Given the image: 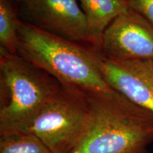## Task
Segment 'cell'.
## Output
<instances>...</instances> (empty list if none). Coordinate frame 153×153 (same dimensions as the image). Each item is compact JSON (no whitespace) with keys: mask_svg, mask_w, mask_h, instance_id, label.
<instances>
[{"mask_svg":"<svg viewBox=\"0 0 153 153\" xmlns=\"http://www.w3.org/2000/svg\"><path fill=\"white\" fill-rule=\"evenodd\" d=\"M87 92L91 123L73 153H147L153 143V114L114 89Z\"/></svg>","mask_w":153,"mask_h":153,"instance_id":"1","label":"cell"},{"mask_svg":"<svg viewBox=\"0 0 153 153\" xmlns=\"http://www.w3.org/2000/svg\"><path fill=\"white\" fill-rule=\"evenodd\" d=\"M17 55L55 77L61 84L90 91H109L99 68V52L51 35L22 22Z\"/></svg>","mask_w":153,"mask_h":153,"instance_id":"2","label":"cell"},{"mask_svg":"<svg viewBox=\"0 0 153 153\" xmlns=\"http://www.w3.org/2000/svg\"><path fill=\"white\" fill-rule=\"evenodd\" d=\"M60 87L48 72L0 48V135L29 132Z\"/></svg>","mask_w":153,"mask_h":153,"instance_id":"3","label":"cell"},{"mask_svg":"<svg viewBox=\"0 0 153 153\" xmlns=\"http://www.w3.org/2000/svg\"><path fill=\"white\" fill-rule=\"evenodd\" d=\"M91 116L87 90L61 84L36 118L29 133L41 140L51 153H73L89 131Z\"/></svg>","mask_w":153,"mask_h":153,"instance_id":"4","label":"cell"},{"mask_svg":"<svg viewBox=\"0 0 153 153\" xmlns=\"http://www.w3.org/2000/svg\"><path fill=\"white\" fill-rule=\"evenodd\" d=\"M17 7L22 22L95 50L87 19L76 0H25Z\"/></svg>","mask_w":153,"mask_h":153,"instance_id":"5","label":"cell"},{"mask_svg":"<svg viewBox=\"0 0 153 153\" xmlns=\"http://www.w3.org/2000/svg\"><path fill=\"white\" fill-rule=\"evenodd\" d=\"M99 53L115 60H153V25L130 8L104 30Z\"/></svg>","mask_w":153,"mask_h":153,"instance_id":"6","label":"cell"},{"mask_svg":"<svg viewBox=\"0 0 153 153\" xmlns=\"http://www.w3.org/2000/svg\"><path fill=\"white\" fill-rule=\"evenodd\" d=\"M99 68L112 89L153 114V60H115L99 52Z\"/></svg>","mask_w":153,"mask_h":153,"instance_id":"7","label":"cell"},{"mask_svg":"<svg viewBox=\"0 0 153 153\" xmlns=\"http://www.w3.org/2000/svg\"><path fill=\"white\" fill-rule=\"evenodd\" d=\"M85 14L95 51L99 52L103 33L111 23L130 9L125 0H76Z\"/></svg>","mask_w":153,"mask_h":153,"instance_id":"8","label":"cell"},{"mask_svg":"<svg viewBox=\"0 0 153 153\" xmlns=\"http://www.w3.org/2000/svg\"><path fill=\"white\" fill-rule=\"evenodd\" d=\"M21 24L17 5L10 0H0V48L17 54Z\"/></svg>","mask_w":153,"mask_h":153,"instance_id":"9","label":"cell"},{"mask_svg":"<svg viewBox=\"0 0 153 153\" xmlns=\"http://www.w3.org/2000/svg\"><path fill=\"white\" fill-rule=\"evenodd\" d=\"M0 153H51L33 133H21L0 135Z\"/></svg>","mask_w":153,"mask_h":153,"instance_id":"10","label":"cell"},{"mask_svg":"<svg viewBox=\"0 0 153 153\" xmlns=\"http://www.w3.org/2000/svg\"><path fill=\"white\" fill-rule=\"evenodd\" d=\"M129 7L153 25V0H126Z\"/></svg>","mask_w":153,"mask_h":153,"instance_id":"11","label":"cell"},{"mask_svg":"<svg viewBox=\"0 0 153 153\" xmlns=\"http://www.w3.org/2000/svg\"><path fill=\"white\" fill-rule=\"evenodd\" d=\"M10 1H12L13 3H14L15 4L19 5V4H21L22 2H23V1H25V0H10Z\"/></svg>","mask_w":153,"mask_h":153,"instance_id":"12","label":"cell"},{"mask_svg":"<svg viewBox=\"0 0 153 153\" xmlns=\"http://www.w3.org/2000/svg\"><path fill=\"white\" fill-rule=\"evenodd\" d=\"M125 1H126V0H125Z\"/></svg>","mask_w":153,"mask_h":153,"instance_id":"13","label":"cell"}]
</instances>
